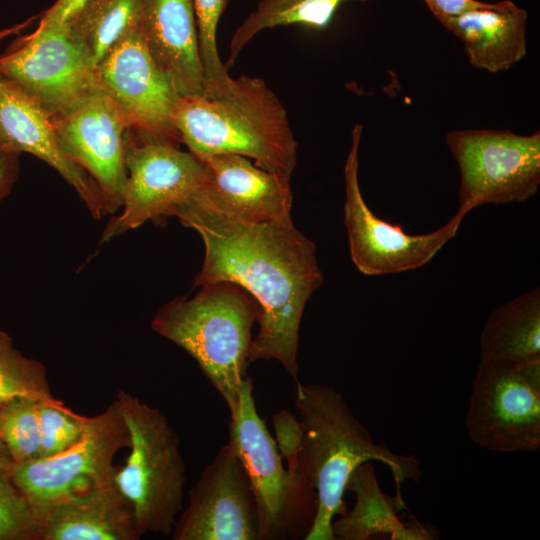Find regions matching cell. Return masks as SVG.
I'll return each mask as SVG.
<instances>
[{"label": "cell", "instance_id": "obj_1", "mask_svg": "<svg viewBox=\"0 0 540 540\" xmlns=\"http://www.w3.org/2000/svg\"><path fill=\"white\" fill-rule=\"evenodd\" d=\"M176 217L204 243V261L193 287L226 281L250 293L260 315L249 362L274 359L298 382L300 322L324 279L315 244L293 220L247 222L193 204Z\"/></svg>", "mask_w": 540, "mask_h": 540}, {"label": "cell", "instance_id": "obj_2", "mask_svg": "<svg viewBox=\"0 0 540 540\" xmlns=\"http://www.w3.org/2000/svg\"><path fill=\"white\" fill-rule=\"evenodd\" d=\"M295 405L304 428L300 459L317 496V512L305 540H335L332 522L346 512L344 493L352 472L362 463L379 461L400 485L421 475L414 455H401L374 442L332 385L296 382Z\"/></svg>", "mask_w": 540, "mask_h": 540}, {"label": "cell", "instance_id": "obj_3", "mask_svg": "<svg viewBox=\"0 0 540 540\" xmlns=\"http://www.w3.org/2000/svg\"><path fill=\"white\" fill-rule=\"evenodd\" d=\"M173 124L194 156L237 154L268 172L291 177L297 141L287 112L261 78L243 75L217 97L181 96Z\"/></svg>", "mask_w": 540, "mask_h": 540}, {"label": "cell", "instance_id": "obj_4", "mask_svg": "<svg viewBox=\"0 0 540 540\" xmlns=\"http://www.w3.org/2000/svg\"><path fill=\"white\" fill-rule=\"evenodd\" d=\"M260 306L241 286L217 282L192 298L163 305L151 328L192 356L225 400L230 414L238 405L239 384L247 376L251 329Z\"/></svg>", "mask_w": 540, "mask_h": 540}, {"label": "cell", "instance_id": "obj_5", "mask_svg": "<svg viewBox=\"0 0 540 540\" xmlns=\"http://www.w3.org/2000/svg\"><path fill=\"white\" fill-rule=\"evenodd\" d=\"M113 403L131 442L115 483L132 505L140 537L146 533L171 535L183 509L186 482L180 438L158 408L126 390H119Z\"/></svg>", "mask_w": 540, "mask_h": 540}, {"label": "cell", "instance_id": "obj_6", "mask_svg": "<svg viewBox=\"0 0 540 540\" xmlns=\"http://www.w3.org/2000/svg\"><path fill=\"white\" fill-rule=\"evenodd\" d=\"M251 483L260 517V540L303 539L317 512V496L300 464L289 469L253 397V380L239 384L238 405L230 414L229 442Z\"/></svg>", "mask_w": 540, "mask_h": 540}, {"label": "cell", "instance_id": "obj_7", "mask_svg": "<svg viewBox=\"0 0 540 540\" xmlns=\"http://www.w3.org/2000/svg\"><path fill=\"white\" fill-rule=\"evenodd\" d=\"M177 141L128 128L124 137L127 185L121 214L101 236L108 242L148 220L176 216L194 203L207 177L206 165Z\"/></svg>", "mask_w": 540, "mask_h": 540}, {"label": "cell", "instance_id": "obj_8", "mask_svg": "<svg viewBox=\"0 0 540 540\" xmlns=\"http://www.w3.org/2000/svg\"><path fill=\"white\" fill-rule=\"evenodd\" d=\"M128 428L112 402L88 417L80 439L49 457L13 465L11 477L37 520L58 502L115 483L114 457L130 447Z\"/></svg>", "mask_w": 540, "mask_h": 540}, {"label": "cell", "instance_id": "obj_9", "mask_svg": "<svg viewBox=\"0 0 540 540\" xmlns=\"http://www.w3.org/2000/svg\"><path fill=\"white\" fill-rule=\"evenodd\" d=\"M465 426L478 446L501 453L540 448V360L480 359Z\"/></svg>", "mask_w": 540, "mask_h": 540}, {"label": "cell", "instance_id": "obj_10", "mask_svg": "<svg viewBox=\"0 0 540 540\" xmlns=\"http://www.w3.org/2000/svg\"><path fill=\"white\" fill-rule=\"evenodd\" d=\"M446 144L460 170L459 209L524 202L540 185V132L453 130Z\"/></svg>", "mask_w": 540, "mask_h": 540}, {"label": "cell", "instance_id": "obj_11", "mask_svg": "<svg viewBox=\"0 0 540 540\" xmlns=\"http://www.w3.org/2000/svg\"><path fill=\"white\" fill-rule=\"evenodd\" d=\"M0 73L50 117L100 90L96 65L67 23L39 22L0 56Z\"/></svg>", "mask_w": 540, "mask_h": 540}, {"label": "cell", "instance_id": "obj_12", "mask_svg": "<svg viewBox=\"0 0 540 540\" xmlns=\"http://www.w3.org/2000/svg\"><path fill=\"white\" fill-rule=\"evenodd\" d=\"M362 131V124L353 127L351 148L344 166V225L351 259L361 273L369 276L420 268L456 235L467 212L458 208L442 227L416 235L408 234L401 225L379 218L365 203L359 186L358 151Z\"/></svg>", "mask_w": 540, "mask_h": 540}, {"label": "cell", "instance_id": "obj_13", "mask_svg": "<svg viewBox=\"0 0 540 540\" xmlns=\"http://www.w3.org/2000/svg\"><path fill=\"white\" fill-rule=\"evenodd\" d=\"M173 540H260V517L248 474L230 443L189 491Z\"/></svg>", "mask_w": 540, "mask_h": 540}, {"label": "cell", "instance_id": "obj_14", "mask_svg": "<svg viewBox=\"0 0 540 540\" xmlns=\"http://www.w3.org/2000/svg\"><path fill=\"white\" fill-rule=\"evenodd\" d=\"M96 77L128 128L181 142L172 119L181 96L154 62L140 27L127 33L102 58L96 65Z\"/></svg>", "mask_w": 540, "mask_h": 540}, {"label": "cell", "instance_id": "obj_15", "mask_svg": "<svg viewBox=\"0 0 540 540\" xmlns=\"http://www.w3.org/2000/svg\"><path fill=\"white\" fill-rule=\"evenodd\" d=\"M51 121L64 152L100 188L109 214L119 210L128 176L124 148L128 125L115 103L98 90Z\"/></svg>", "mask_w": 540, "mask_h": 540}, {"label": "cell", "instance_id": "obj_16", "mask_svg": "<svg viewBox=\"0 0 540 540\" xmlns=\"http://www.w3.org/2000/svg\"><path fill=\"white\" fill-rule=\"evenodd\" d=\"M202 162L207 177L193 205L247 222L292 220L289 176L268 172L237 154Z\"/></svg>", "mask_w": 540, "mask_h": 540}, {"label": "cell", "instance_id": "obj_17", "mask_svg": "<svg viewBox=\"0 0 540 540\" xmlns=\"http://www.w3.org/2000/svg\"><path fill=\"white\" fill-rule=\"evenodd\" d=\"M0 152L36 156L75 189L94 218L109 214L96 182L60 146L50 115L1 73Z\"/></svg>", "mask_w": 540, "mask_h": 540}, {"label": "cell", "instance_id": "obj_18", "mask_svg": "<svg viewBox=\"0 0 540 540\" xmlns=\"http://www.w3.org/2000/svg\"><path fill=\"white\" fill-rule=\"evenodd\" d=\"M140 31L180 96H203L204 71L193 0H143Z\"/></svg>", "mask_w": 540, "mask_h": 540}, {"label": "cell", "instance_id": "obj_19", "mask_svg": "<svg viewBox=\"0 0 540 540\" xmlns=\"http://www.w3.org/2000/svg\"><path fill=\"white\" fill-rule=\"evenodd\" d=\"M436 19L462 41L475 68L491 73L505 71L527 53V12L512 1Z\"/></svg>", "mask_w": 540, "mask_h": 540}, {"label": "cell", "instance_id": "obj_20", "mask_svg": "<svg viewBox=\"0 0 540 540\" xmlns=\"http://www.w3.org/2000/svg\"><path fill=\"white\" fill-rule=\"evenodd\" d=\"M40 540H138L134 511L116 483L66 498L38 520Z\"/></svg>", "mask_w": 540, "mask_h": 540}, {"label": "cell", "instance_id": "obj_21", "mask_svg": "<svg viewBox=\"0 0 540 540\" xmlns=\"http://www.w3.org/2000/svg\"><path fill=\"white\" fill-rule=\"evenodd\" d=\"M346 490L355 493L351 511L332 522V532L339 540H367L389 536L392 540L433 539V533L418 523L405 525L398 511L406 509L401 494L392 497L382 492L370 461L360 464L351 474Z\"/></svg>", "mask_w": 540, "mask_h": 540}, {"label": "cell", "instance_id": "obj_22", "mask_svg": "<svg viewBox=\"0 0 540 540\" xmlns=\"http://www.w3.org/2000/svg\"><path fill=\"white\" fill-rule=\"evenodd\" d=\"M480 359L510 362L540 360V289L496 308L480 335Z\"/></svg>", "mask_w": 540, "mask_h": 540}, {"label": "cell", "instance_id": "obj_23", "mask_svg": "<svg viewBox=\"0 0 540 540\" xmlns=\"http://www.w3.org/2000/svg\"><path fill=\"white\" fill-rule=\"evenodd\" d=\"M143 0H93L66 23L95 65L127 33L140 27Z\"/></svg>", "mask_w": 540, "mask_h": 540}, {"label": "cell", "instance_id": "obj_24", "mask_svg": "<svg viewBox=\"0 0 540 540\" xmlns=\"http://www.w3.org/2000/svg\"><path fill=\"white\" fill-rule=\"evenodd\" d=\"M349 1L372 0H262L235 30L230 41L226 69L233 65L242 49L262 30L291 24L324 29L338 8Z\"/></svg>", "mask_w": 540, "mask_h": 540}, {"label": "cell", "instance_id": "obj_25", "mask_svg": "<svg viewBox=\"0 0 540 540\" xmlns=\"http://www.w3.org/2000/svg\"><path fill=\"white\" fill-rule=\"evenodd\" d=\"M0 395L25 396L38 401L57 402L53 397L44 365L25 357L12 338L0 330Z\"/></svg>", "mask_w": 540, "mask_h": 540}, {"label": "cell", "instance_id": "obj_26", "mask_svg": "<svg viewBox=\"0 0 540 540\" xmlns=\"http://www.w3.org/2000/svg\"><path fill=\"white\" fill-rule=\"evenodd\" d=\"M37 405V399L15 396L0 406V440L14 465L40 457Z\"/></svg>", "mask_w": 540, "mask_h": 540}, {"label": "cell", "instance_id": "obj_27", "mask_svg": "<svg viewBox=\"0 0 540 540\" xmlns=\"http://www.w3.org/2000/svg\"><path fill=\"white\" fill-rule=\"evenodd\" d=\"M230 0H193L198 46L205 79V97L224 94L231 86L230 77L217 48L219 20Z\"/></svg>", "mask_w": 540, "mask_h": 540}, {"label": "cell", "instance_id": "obj_28", "mask_svg": "<svg viewBox=\"0 0 540 540\" xmlns=\"http://www.w3.org/2000/svg\"><path fill=\"white\" fill-rule=\"evenodd\" d=\"M37 413L40 457H49L64 451L82 436L87 416L73 412L60 400L38 401Z\"/></svg>", "mask_w": 540, "mask_h": 540}, {"label": "cell", "instance_id": "obj_29", "mask_svg": "<svg viewBox=\"0 0 540 540\" xmlns=\"http://www.w3.org/2000/svg\"><path fill=\"white\" fill-rule=\"evenodd\" d=\"M0 540H40L39 522L4 468H0Z\"/></svg>", "mask_w": 540, "mask_h": 540}, {"label": "cell", "instance_id": "obj_30", "mask_svg": "<svg viewBox=\"0 0 540 540\" xmlns=\"http://www.w3.org/2000/svg\"><path fill=\"white\" fill-rule=\"evenodd\" d=\"M277 448L287 462L289 469L300 464V453L304 436L301 420L288 410H280L272 415Z\"/></svg>", "mask_w": 540, "mask_h": 540}, {"label": "cell", "instance_id": "obj_31", "mask_svg": "<svg viewBox=\"0 0 540 540\" xmlns=\"http://www.w3.org/2000/svg\"><path fill=\"white\" fill-rule=\"evenodd\" d=\"M432 14L437 17L456 16L470 10L488 7L491 3L478 0H424Z\"/></svg>", "mask_w": 540, "mask_h": 540}, {"label": "cell", "instance_id": "obj_32", "mask_svg": "<svg viewBox=\"0 0 540 540\" xmlns=\"http://www.w3.org/2000/svg\"><path fill=\"white\" fill-rule=\"evenodd\" d=\"M93 0H56L40 19L44 24L66 23L81 8Z\"/></svg>", "mask_w": 540, "mask_h": 540}, {"label": "cell", "instance_id": "obj_33", "mask_svg": "<svg viewBox=\"0 0 540 540\" xmlns=\"http://www.w3.org/2000/svg\"><path fill=\"white\" fill-rule=\"evenodd\" d=\"M19 175V154L0 152V200L12 189Z\"/></svg>", "mask_w": 540, "mask_h": 540}, {"label": "cell", "instance_id": "obj_34", "mask_svg": "<svg viewBox=\"0 0 540 540\" xmlns=\"http://www.w3.org/2000/svg\"><path fill=\"white\" fill-rule=\"evenodd\" d=\"M33 19L34 18H29L22 23H18L9 28L0 30V41H2L4 38L8 36L19 34L22 30H24L27 26H29L32 23Z\"/></svg>", "mask_w": 540, "mask_h": 540}, {"label": "cell", "instance_id": "obj_35", "mask_svg": "<svg viewBox=\"0 0 540 540\" xmlns=\"http://www.w3.org/2000/svg\"><path fill=\"white\" fill-rule=\"evenodd\" d=\"M13 465L14 463L8 449L0 440V468L11 470Z\"/></svg>", "mask_w": 540, "mask_h": 540}, {"label": "cell", "instance_id": "obj_36", "mask_svg": "<svg viewBox=\"0 0 540 540\" xmlns=\"http://www.w3.org/2000/svg\"><path fill=\"white\" fill-rule=\"evenodd\" d=\"M8 399L9 398H6V397L0 395V406Z\"/></svg>", "mask_w": 540, "mask_h": 540}]
</instances>
